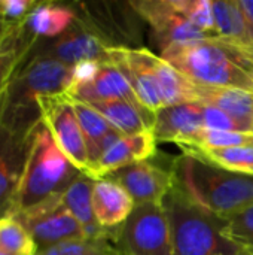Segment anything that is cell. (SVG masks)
Masks as SVG:
<instances>
[{
    "label": "cell",
    "instance_id": "obj_24",
    "mask_svg": "<svg viewBox=\"0 0 253 255\" xmlns=\"http://www.w3.org/2000/svg\"><path fill=\"white\" fill-rule=\"evenodd\" d=\"M183 152L198 155L225 170L253 176V145L228 148H185Z\"/></svg>",
    "mask_w": 253,
    "mask_h": 255
},
{
    "label": "cell",
    "instance_id": "obj_15",
    "mask_svg": "<svg viewBox=\"0 0 253 255\" xmlns=\"http://www.w3.org/2000/svg\"><path fill=\"white\" fill-rule=\"evenodd\" d=\"M157 139L154 131H145L133 136H122L113 143L95 164L91 178L98 181L110 173L140 161H149L157 151Z\"/></svg>",
    "mask_w": 253,
    "mask_h": 255
},
{
    "label": "cell",
    "instance_id": "obj_14",
    "mask_svg": "<svg viewBox=\"0 0 253 255\" xmlns=\"http://www.w3.org/2000/svg\"><path fill=\"white\" fill-rule=\"evenodd\" d=\"M67 96L84 103L104 100H128L133 103H140L127 76L113 61L101 63L92 81L73 87Z\"/></svg>",
    "mask_w": 253,
    "mask_h": 255
},
{
    "label": "cell",
    "instance_id": "obj_6",
    "mask_svg": "<svg viewBox=\"0 0 253 255\" xmlns=\"http://www.w3.org/2000/svg\"><path fill=\"white\" fill-rule=\"evenodd\" d=\"M73 85V66L46 57L25 58L4 88L3 105L39 111L37 99L67 94Z\"/></svg>",
    "mask_w": 253,
    "mask_h": 255
},
{
    "label": "cell",
    "instance_id": "obj_13",
    "mask_svg": "<svg viewBox=\"0 0 253 255\" xmlns=\"http://www.w3.org/2000/svg\"><path fill=\"white\" fill-rule=\"evenodd\" d=\"M106 178L119 184L130 194L134 205H163L174 185L171 169L166 170L151 161H140L125 166Z\"/></svg>",
    "mask_w": 253,
    "mask_h": 255
},
{
    "label": "cell",
    "instance_id": "obj_32",
    "mask_svg": "<svg viewBox=\"0 0 253 255\" xmlns=\"http://www.w3.org/2000/svg\"><path fill=\"white\" fill-rule=\"evenodd\" d=\"M203 121H204V128H209V130L246 133L245 128L237 121H234L230 115H227L221 109L206 105V103H203Z\"/></svg>",
    "mask_w": 253,
    "mask_h": 255
},
{
    "label": "cell",
    "instance_id": "obj_38",
    "mask_svg": "<svg viewBox=\"0 0 253 255\" xmlns=\"http://www.w3.org/2000/svg\"><path fill=\"white\" fill-rule=\"evenodd\" d=\"M3 97H4V90L0 93V108H1V103H3Z\"/></svg>",
    "mask_w": 253,
    "mask_h": 255
},
{
    "label": "cell",
    "instance_id": "obj_27",
    "mask_svg": "<svg viewBox=\"0 0 253 255\" xmlns=\"http://www.w3.org/2000/svg\"><path fill=\"white\" fill-rule=\"evenodd\" d=\"M0 250L13 255H36L37 247L24 226L13 217L0 220Z\"/></svg>",
    "mask_w": 253,
    "mask_h": 255
},
{
    "label": "cell",
    "instance_id": "obj_7",
    "mask_svg": "<svg viewBox=\"0 0 253 255\" xmlns=\"http://www.w3.org/2000/svg\"><path fill=\"white\" fill-rule=\"evenodd\" d=\"M118 245L124 255H173L171 229L164 206L136 205L121 227Z\"/></svg>",
    "mask_w": 253,
    "mask_h": 255
},
{
    "label": "cell",
    "instance_id": "obj_40",
    "mask_svg": "<svg viewBox=\"0 0 253 255\" xmlns=\"http://www.w3.org/2000/svg\"><path fill=\"white\" fill-rule=\"evenodd\" d=\"M252 133H253V130H252Z\"/></svg>",
    "mask_w": 253,
    "mask_h": 255
},
{
    "label": "cell",
    "instance_id": "obj_11",
    "mask_svg": "<svg viewBox=\"0 0 253 255\" xmlns=\"http://www.w3.org/2000/svg\"><path fill=\"white\" fill-rule=\"evenodd\" d=\"M131 6L151 25L161 51L174 43L219 37L195 27L174 6L173 0H142L131 3Z\"/></svg>",
    "mask_w": 253,
    "mask_h": 255
},
{
    "label": "cell",
    "instance_id": "obj_5",
    "mask_svg": "<svg viewBox=\"0 0 253 255\" xmlns=\"http://www.w3.org/2000/svg\"><path fill=\"white\" fill-rule=\"evenodd\" d=\"M4 99V97H3ZM39 111L0 108V220L12 215L19 185L40 123Z\"/></svg>",
    "mask_w": 253,
    "mask_h": 255
},
{
    "label": "cell",
    "instance_id": "obj_16",
    "mask_svg": "<svg viewBox=\"0 0 253 255\" xmlns=\"http://www.w3.org/2000/svg\"><path fill=\"white\" fill-rule=\"evenodd\" d=\"M95 179L81 173L63 193V203L70 211V214L81 224L85 238L88 239H112L118 244L121 229L106 230L103 229L94 215L92 209V188Z\"/></svg>",
    "mask_w": 253,
    "mask_h": 255
},
{
    "label": "cell",
    "instance_id": "obj_4",
    "mask_svg": "<svg viewBox=\"0 0 253 255\" xmlns=\"http://www.w3.org/2000/svg\"><path fill=\"white\" fill-rule=\"evenodd\" d=\"M79 175L81 172L61 152L48 127L40 120L10 217L51 197L61 196Z\"/></svg>",
    "mask_w": 253,
    "mask_h": 255
},
{
    "label": "cell",
    "instance_id": "obj_39",
    "mask_svg": "<svg viewBox=\"0 0 253 255\" xmlns=\"http://www.w3.org/2000/svg\"><path fill=\"white\" fill-rule=\"evenodd\" d=\"M0 255H13V254H10V253H6V251L0 250Z\"/></svg>",
    "mask_w": 253,
    "mask_h": 255
},
{
    "label": "cell",
    "instance_id": "obj_20",
    "mask_svg": "<svg viewBox=\"0 0 253 255\" xmlns=\"http://www.w3.org/2000/svg\"><path fill=\"white\" fill-rule=\"evenodd\" d=\"M88 105L101 114L124 136H133L154 130L155 114L140 103H133L128 100H104Z\"/></svg>",
    "mask_w": 253,
    "mask_h": 255
},
{
    "label": "cell",
    "instance_id": "obj_18",
    "mask_svg": "<svg viewBox=\"0 0 253 255\" xmlns=\"http://www.w3.org/2000/svg\"><path fill=\"white\" fill-rule=\"evenodd\" d=\"M130 194L115 181L103 178L94 182L92 209L97 223L106 230L121 229L134 209Z\"/></svg>",
    "mask_w": 253,
    "mask_h": 255
},
{
    "label": "cell",
    "instance_id": "obj_21",
    "mask_svg": "<svg viewBox=\"0 0 253 255\" xmlns=\"http://www.w3.org/2000/svg\"><path fill=\"white\" fill-rule=\"evenodd\" d=\"M78 13L64 4L40 3L24 21V31L33 39H55L67 31L76 21Z\"/></svg>",
    "mask_w": 253,
    "mask_h": 255
},
{
    "label": "cell",
    "instance_id": "obj_12",
    "mask_svg": "<svg viewBox=\"0 0 253 255\" xmlns=\"http://www.w3.org/2000/svg\"><path fill=\"white\" fill-rule=\"evenodd\" d=\"M155 54L145 48L112 46L110 60L127 76L137 100L151 112L164 108L161 90L154 69Z\"/></svg>",
    "mask_w": 253,
    "mask_h": 255
},
{
    "label": "cell",
    "instance_id": "obj_29",
    "mask_svg": "<svg viewBox=\"0 0 253 255\" xmlns=\"http://www.w3.org/2000/svg\"><path fill=\"white\" fill-rule=\"evenodd\" d=\"M33 43L34 40L30 39L21 27L18 36L0 49V93L6 88L16 69L27 57Z\"/></svg>",
    "mask_w": 253,
    "mask_h": 255
},
{
    "label": "cell",
    "instance_id": "obj_23",
    "mask_svg": "<svg viewBox=\"0 0 253 255\" xmlns=\"http://www.w3.org/2000/svg\"><path fill=\"white\" fill-rule=\"evenodd\" d=\"M154 69L161 90L164 106L198 102L195 84L167 63L161 55L154 57Z\"/></svg>",
    "mask_w": 253,
    "mask_h": 255
},
{
    "label": "cell",
    "instance_id": "obj_10",
    "mask_svg": "<svg viewBox=\"0 0 253 255\" xmlns=\"http://www.w3.org/2000/svg\"><path fill=\"white\" fill-rule=\"evenodd\" d=\"M34 241L37 251L85 238L81 224L63 203V194L13 215Z\"/></svg>",
    "mask_w": 253,
    "mask_h": 255
},
{
    "label": "cell",
    "instance_id": "obj_31",
    "mask_svg": "<svg viewBox=\"0 0 253 255\" xmlns=\"http://www.w3.org/2000/svg\"><path fill=\"white\" fill-rule=\"evenodd\" d=\"M174 6L198 28L216 34L213 4L210 0H173Z\"/></svg>",
    "mask_w": 253,
    "mask_h": 255
},
{
    "label": "cell",
    "instance_id": "obj_9",
    "mask_svg": "<svg viewBox=\"0 0 253 255\" xmlns=\"http://www.w3.org/2000/svg\"><path fill=\"white\" fill-rule=\"evenodd\" d=\"M43 124L52 134L57 146L81 172L89 176L88 151L73 102L67 94L37 99Z\"/></svg>",
    "mask_w": 253,
    "mask_h": 255
},
{
    "label": "cell",
    "instance_id": "obj_3",
    "mask_svg": "<svg viewBox=\"0 0 253 255\" xmlns=\"http://www.w3.org/2000/svg\"><path fill=\"white\" fill-rule=\"evenodd\" d=\"M173 241V255H237L245 248L224 235L227 220L200 208L176 185L163 203Z\"/></svg>",
    "mask_w": 253,
    "mask_h": 255
},
{
    "label": "cell",
    "instance_id": "obj_30",
    "mask_svg": "<svg viewBox=\"0 0 253 255\" xmlns=\"http://www.w3.org/2000/svg\"><path fill=\"white\" fill-rule=\"evenodd\" d=\"M224 235L239 247L253 253V205L227 220Z\"/></svg>",
    "mask_w": 253,
    "mask_h": 255
},
{
    "label": "cell",
    "instance_id": "obj_33",
    "mask_svg": "<svg viewBox=\"0 0 253 255\" xmlns=\"http://www.w3.org/2000/svg\"><path fill=\"white\" fill-rule=\"evenodd\" d=\"M37 4L34 0H0V19L21 24Z\"/></svg>",
    "mask_w": 253,
    "mask_h": 255
},
{
    "label": "cell",
    "instance_id": "obj_28",
    "mask_svg": "<svg viewBox=\"0 0 253 255\" xmlns=\"http://www.w3.org/2000/svg\"><path fill=\"white\" fill-rule=\"evenodd\" d=\"M112 239H73L45 250L36 255H124L119 248L110 244Z\"/></svg>",
    "mask_w": 253,
    "mask_h": 255
},
{
    "label": "cell",
    "instance_id": "obj_8",
    "mask_svg": "<svg viewBox=\"0 0 253 255\" xmlns=\"http://www.w3.org/2000/svg\"><path fill=\"white\" fill-rule=\"evenodd\" d=\"M112 46L115 45H110L94 27L78 16L72 27L61 36L36 40L25 58L46 57L67 66H76L82 61L104 63L110 60Z\"/></svg>",
    "mask_w": 253,
    "mask_h": 255
},
{
    "label": "cell",
    "instance_id": "obj_34",
    "mask_svg": "<svg viewBox=\"0 0 253 255\" xmlns=\"http://www.w3.org/2000/svg\"><path fill=\"white\" fill-rule=\"evenodd\" d=\"M100 64H101L100 61H82V63L73 66V85H72V88L76 85H82V84L92 81L94 76L97 75L98 69H100Z\"/></svg>",
    "mask_w": 253,
    "mask_h": 255
},
{
    "label": "cell",
    "instance_id": "obj_22",
    "mask_svg": "<svg viewBox=\"0 0 253 255\" xmlns=\"http://www.w3.org/2000/svg\"><path fill=\"white\" fill-rule=\"evenodd\" d=\"M212 4L218 36L253 48V25L243 13L239 0H218Z\"/></svg>",
    "mask_w": 253,
    "mask_h": 255
},
{
    "label": "cell",
    "instance_id": "obj_25",
    "mask_svg": "<svg viewBox=\"0 0 253 255\" xmlns=\"http://www.w3.org/2000/svg\"><path fill=\"white\" fill-rule=\"evenodd\" d=\"M72 102H73V108H75L79 126L85 137L86 151H88V163H89V175H91V169L95 161L97 148L100 142L103 140V137L112 130H115V127L88 103H84L75 99H72Z\"/></svg>",
    "mask_w": 253,
    "mask_h": 255
},
{
    "label": "cell",
    "instance_id": "obj_19",
    "mask_svg": "<svg viewBox=\"0 0 253 255\" xmlns=\"http://www.w3.org/2000/svg\"><path fill=\"white\" fill-rule=\"evenodd\" d=\"M198 102L215 106L237 121L246 133L253 130V93L239 88L206 87L195 84Z\"/></svg>",
    "mask_w": 253,
    "mask_h": 255
},
{
    "label": "cell",
    "instance_id": "obj_35",
    "mask_svg": "<svg viewBox=\"0 0 253 255\" xmlns=\"http://www.w3.org/2000/svg\"><path fill=\"white\" fill-rule=\"evenodd\" d=\"M22 27V22H9L4 19H0V49L4 48L7 43H10L19 33Z\"/></svg>",
    "mask_w": 253,
    "mask_h": 255
},
{
    "label": "cell",
    "instance_id": "obj_26",
    "mask_svg": "<svg viewBox=\"0 0 253 255\" xmlns=\"http://www.w3.org/2000/svg\"><path fill=\"white\" fill-rule=\"evenodd\" d=\"M253 145V133L240 131H222V130H209L201 128L183 142L179 146L185 148H228V146H245Z\"/></svg>",
    "mask_w": 253,
    "mask_h": 255
},
{
    "label": "cell",
    "instance_id": "obj_17",
    "mask_svg": "<svg viewBox=\"0 0 253 255\" xmlns=\"http://www.w3.org/2000/svg\"><path fill=\"white\" fill-rule=\"evenodd\" d=\"M201 128H204L203 103L192 102L160 109L155 114L152 131L157 142H171L179 145Z\"/></svg>",
    "mask_w": 253,
    "mask_h": 255
},
{
    "label": "cell",
    "instance_id": "obj_2",
    "mask_svg": "<svg viewBox=\"0 0 253 255\" xmlns=\"http://www.w3.org/2000/svg\"><path fill=\"white\" fill-rule=\"evenodd\" d=\"M174 185L195 205L228 220L253 205V176L234 173L183 152L171 163Z\"/></svg>",
    "mask_w": 253,
    "mask_h": 255
},
{
    "label": "cell",
    "instance_id": "obj_1",
    "mask_svg": "<svg viewBox=\"0 0 253 255\" xmlns=\"http://www.w3.org/2000/svg\"><path fill=\"white\" fill-rule=\"evenodd\" d=\"M161 57L194 84L253 93V48L210 37L170 45Z\"/></svg>",
    "mask_w": 253,
    "mask_h": 255
},
{
    "label": "cell",
    "instance_id": "obj_36",
    "mask_svg": "<svg viewBox=\"0 0 253 255\" xmlns=\"http://www.w3.org/2000/svg\"><path fill=\"white\" fill-rule=\"evenodd\" d=\"M239 4L249 22L253 25V0H239Z\"/></svg>",
    "mask_w": 253,
    "mask_h": 255
},
{
    "label": "cell",
    "instance_id": "obj_37",
    "mask_svg": "<svg viewBox=\"0 0 253 255\" xmlns=\"http://www.w3.org/2000/svg\"><path fill=\"white\" fill-rule=\"evenodd\" d=\"M237 255H253V253L252 251H248V250H243L240 254H237Z\"/></svg>",
    "mask_w": 253,
    "mask_h": 255
}]
</instances>
